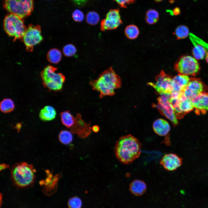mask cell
Returning <instances> with one entry per match:
<instances>
[{"label":"cell","instance_id":"6da1fadb","mask_svg":"<svg viewBox=\"0 0 208 208\" xmlns=\"http://www.w3.org/2000/svg\"><path fill=\"white\" fill-rule=\"evenodd\" d=\"M142 145L139 140L131 134L120 137L116 142L114 148L116 157L125 164L131 163L140 156Z\"/></svg>","mask_w":208,"mask_h":208},{"label":"cell","instance_id":"7a4b0ae2","mask_svg":"<svg viewBox=\"0 0 208 208\" xmlns=\"http://www.w3.org/2000/svg\"><path fill=\"white\" fill-rule=\"evenodd\" d=\"M89 84L93 90L99 93L101 99L114 95L115 90L120 87L121 81L120 77L110 67L102 72L96 79L90 81Z\"/></svg>","mask_w":208,"mask_h":208},{"label":"cell","instance_id":"3957f363","mask_svg":"<svg viewBox=\"0 0 208 208\" xmlns=\"http://www.w3.org/2000/svg\"><path fill=\"white\" fill-rule=\"evenodd\" d=\"M35 172L32 165L26 162L16 164L11 169L12 179L20 187L26 186L32 183L34 180Z\"/></svg>","mask_w":208,"mask_h":208},{"label":"cell","instance_id":"277c9868","mask_svg":"<svg viewBox=\"0 0 208 208\" xmlns=\"http://www.w3.org/2000/svg\"><path fill=\"white\" fill-rule=\"evenodd\" d=\"M57 70L56 68L49 65L40 73L43 85L49 90L59 91L62 89L65 77L62 74L56 72Z\"/></svg>","mask_w":208,"mask_h":208},{"label":"cell","instance_id":"5b68a950","mask_svg":"<svg viewBox=\"0 0 208 208\" xmlns=\"http://www.w3.org/2000/svg\"><path fill=\"white\" fill-rule=\"evenodd\" d=\"M3 8L9 13L24 19L30 16L34 7V0H3Z\"/></svg>","mask_w":208,"mask_h":208},{"label":"cell","instance_id":"8992f818","mask_svg":"<svg viewBox=\"0 0 208 208\" xmlns=\"http://www.w3.org/2000/svg\"><path fill=\"white\" fill-rule=\"evenodd\" d=\"M3 27L7 34L14 40L22 38L26 29L23 19L11 13L5 17Z\"/></svg>","mask_w":208,"mask_h":208},{"label":"cell","instance_id":"52a82bcc","mask_svg":"<svg viewBox=\"0 0 208 208\" xmlns=\"http://www.w3.org/2000/svg\"><path fill=\"white\" fill-rule=\"evenodd\" d=\"M174 69L180 74L195 76L198 73L200 67L197 60L194 57L185 55L181 56L177 60Z\"/></svg>","mask_w":208,"mask_h":208},{"label":"cell","instance_id":"ba28073f","mask_svg":"<svg viewBox=\"0 0 208 208\" xmlns=\"http://www.w3.org/2000/svg\"><path fill=\"white\" fill-rule=\"evenodd\" d=\"M171 97V94L161 95L157 99V104H153V106L157 108L160 114L176 125L178 121L174 108L170 101Z\"/></svg>","mask_w":208,"mask_h":208},{"label":"cell","instance_id":"9c48e42d","mask_svg":"<svg viewBox=\"0 0 208 208\" xmlns=\"http://www.w3.org/2000/svg\"><path fill=\"white\" fill-rule=\"evenodd\" d=\"M155 83H148V84L153 88L160 95L171 94L173 92L172 84V78L161 70L155 77Z\"/></svg>","mask_w":208,"mask_h":208},{"label":"cell","instance_id":"30bf717a","mask_svg":"<svg viewBox=\"0 0 208 208\" xmlns=\"http://www.w3.org/2000/svg\"><path fill=\"white\" fill-rule=\"evenodd\" d=\"M22 38L26 50L29 51H32L34 47L42 40L40 26L29 25Z\"/></svg>","mask_w":208,"mask_h":208},{"label":"cell","instance_id":"8fae6325","mask_svg":"<svg viewBox=\"0 0 208 208\" xmlns=\"http://www.w3.org/2000/svg\"><path fill=\"white\" fill-rule=\"evenodd\" d=\"M208 90V86L201 79L192 78L182 92L185 97L192 100L199 94L205 92Z\"/></svg>","mask_w":208,"mask_h":208},{"label":"cell","instance_id":"7c38bea8","mask_svg":"<svg viewBox=\"0 0 208 208\" xmlns=\"http://www.w3.org/2000/svg\"><path fill=\"white\" fill-rule=\"evenodd\" d=\"M122 23L119 9H111L107 14L105 18L101 21V29L104 31L115 29Z\"/></svg>","mask_w":208,"mask_h":208},{"label":"cell","instance_id":"4fadbf2b","mask_svg":"<svg viewBox=\"0 0 208 208\" xmlns=\"http://www.w3.org/2000/svg\"><path fill=\"white\" fill-rule=\"evenodd\" d=\"M70 129L72 133H76L79 137L84 138L90 134L92 128L89 124L86 123L82 120L81 115L78 114L75 118L74 123Z\"/></svg>","mask_w":208,"mask_h":208},{"label":"cell","instance_id":"5bb4252c","mask_svg":"<svg viewBox=\"0 0 208 208\" xmlns=\"http://www.w3.org/2000/svg\"><path fill=\"white\" fill-rule=\"evenodd\" d=\"M182 159L176 154L169 153L165 155L160 161V164L168 171H173L180 166Z\"/></svg>","mask_w":208,"mask_h":208},{"label":"cell","instance_id":"9a60e30c","mask_svg":"<svg viewBox=\"0 0 208 208\" xmlns=\"http://www.w3.org/2000/svg\"><path fill=\"white\" fill-rule=\"evenodd\" d=\"M192 101L196 114H204L208 111V92H202Z\"/></svg>","mask_w":208,"mask_h":208},{"label":"cell","instance_id":"2e32d148","mask_svg":"<svg viewBox=\"0 0 208 208\" xmlns=\"http://www.w3.org/2000/svg\"><path fill=\"white\" fill-rule=\"evenodd\" d=\"M190 79L188 76L180 74L174 76L172 81V93L182 92L187 86Z\"/></svg>","mask_w":208,"mask_h":208},{"label":"cell","instance_id":"e0dca14e","mask_svg":"<svg viewBox=\"0 0 208 208\" xmlns=\"http://www.w3.org/2000/svg\"><path fill=\"white\" fill-rule=\"evenodd\" d=\"M153 128L155 132L160 136L167 135L170 130L169 123L167 121L162 118H158L154 122Z\"/></svg>","mask_w":208,"mask_h":208},{"label":"cell","instance_id":"ac0fdd59","mask_svg":"<svg viewBox=\"0 0 208 208\" xmlns=\"http://www.w3.org/2000/svg\"><path fill=\"white\" fill-rule=\"evenodd\" d=\"M190 39L194 45L192 50L194 57L197 60L203 59L205 57L207 49L196 39L192 37Z\"/></svg>","mask_w":208,"mask_h":208},{"label":"cell","instance_id":"d6986e66","mask_svg":"<svg viewBox=\"0 0 208 208\" xmlns=\"http://www.w3.org/2000/svg\"><path fill=\"white\" fill-rule=\"evenodd\" d=\"M146 189V185L143 181L140 179L133 181L129 185V190L131 193L136 196L143 194Z\"/></svg>","mask_w":208,"mask_h":208},{"label":"cell","instance_id":"ffe728a7","mask_svg":"<svg viewBox=\"0 0 208 208\" xmlns=\"http://www.w3.org/2000/svg\"><path fill=\"white\" fill-rule=\"evenodd\" d=\"M56 115V112L55 109L51 106L47 105L40 110L39 116L42 120L47 121L54 119Z\"/></svg>","mask_w":208,"mask_h":208},{"label":"cell","instance_id":"44dd1931","mask_svg":"<svg viewBox=\"0 0 208 208\" xmlns=\"http://www.w3.org/2000/svg\"><path fill=\"white\" fill-rule=\"evenodd\" d=\"M60 116L62 124L67 128H70L74 123L75 118L69 111L62 112Z\"/></svg>","mask_w":208,"mask_h":208},{"label":"cell","instance_id":"7402d4cb","mask_svg":"<svg viewBox=\"0 0 208 208\" xmlns=\"http://www.w3.org/2000/svg\"><path fill=\"white\" fill-rule=\"evenodd\" d=\"M14 102L10 98L4 99L0 103V110L1 112L4 113H8L12 112L14 109Z\"/></svg>","mask_w":208,"mask_h":208},{"label":"cell","instance_id":"603a6c76","mask_svg":"<svg viewBox=\"0 0 208 208\" xmlns=\"http://www.w3.org/2000/svg\"><path fill=\"white\" fill-rule=\"evenodd\" d=\"M62 58V53L60 51L56 49H52L48 52L47 58L50 62L56 64L59 62Z\"/></svg>","mask_w":208,"mask_h":208},{"label":"cell","instance_id":"cb8c5ba5","mask_svg":"<svg viewBox=\"0 0 208 208\" xmlns=\"http://www.w3.org/2000/svg\"><path fill=\"white\" fill-rule=\"evenodd\" d=\"M139 31L138 28L135 25H131L127 26L125 29V34L129 39H133L138 36Z\"/></svg>","mask_w":208,"mask_h":208},{"label":"cell","instance_id":"d4e9b609","mask_svg":"<svg viewBox=\"0 0 208 208\" xmlns=\"http://www.w3.org/2000/svg\"><path fill=\"white\" fill-rule=\"evenodd\" d=\"M59 139L60 142L63 144H68L73 140V137L72 133L66 130H62L59 134Z\"/></svg>","mask_w":208,"mask_h":208},{"label":"cell","instance_id":"484cf974","mask_svg":"<svg viewBox=\"0 0 208 208\" xmlns=\"http://www.w3.org/2000/svg\"><path fill=\"white\" fill-rule=\"evenodd\" d=\"M174 34L177 39H183L188 36L189 34V31L187 26L184 25H181L177 27Z\"/></svg>","mask_w":208,"mask_h":208},{"label":"cell","instance_id":"4316f807","mask_svg":"<svg viewBox=\"0 0 208 208\" xmlns=\"http://www.w3.org/2000/svg\"><path fill=\"white\" fill-rule=\"evenodd\" d=\"M100 20L99 14L93 11L88 12L86 14V20L87 23L91 25H95L97 24Z\"/></svg>","mask_w":208,"mask_h":208},{"label":"cell","instance_id":"83f0119b","mask_svg":"<svg viewBox=\"0 0 208 208\" xmlns=\"http://www.w3.org/2000/svg\"><path fill=\"white\" fill-rule=\"evenodd\" d=\"M159 18L158 12L154 9L148 10L146 12V19L150 23L154 24L157 22Z\"/></svg>","mask_w":208,"mask_h":208},{"label":"cell","instance_id":"f1b7e54d","mask_svg":"<svg viewBox=\"0 0 208 208\" xmlns=\"http://www.w3.org/2000/svg\"><path fill=\"white\" fill-rule=\"evenodd\" d=\"M82 205L81 200L77 196H74L70 198L68 203L69 208H81Z\"/></svg>","mask_w":208,"mask_h":208},{"label":"cell","instance_id":"f546056e","mask_svg":"<svg viewBox=\"0 0 208 208\" xmlns=\"http://www.w3.org/2000/svg\"><path fill=\"white\" fill-rule=\"evenodd\" d=\"M76 51V47L72 44L66 45L63 49V53L64 55L67 57H70L74 55Z\"/></svg>","mask_w":208,"mask_h":208},{"label":"cell","instance_id":"4dcf8cb0","mask_svg":"<svg viewBox=\"0 0 208 208\" xmlns=\"http://www.w3.org/2000/svg\"><path fill=\"white\" fill-rule=\"evenodd\" d=\"M72 17L74 21L77 22L82 21L84 18L83 12L79 10H75L72 13Z\"/></svg>","mask_w":208,"mask_h":208},{"label":"cell","instance_id":"1f68e13d","mask_svg":"<svg viewBox=\"0 0 208 208\" xmlns=\"http://www.w3.org/2000/svg\"><path fill=\"white\" fill-rule=\"evenodd\" d=\"M121 7L126 8L127 5L134 3L136 0H113Z\"/></svg>","mask_w":208,"mask_h":208},{"label":"cell","instance_id":"d6a6232c","mask_svg":"<svg viewBox=\"0 0 208 208\" xmlns=\"http://www.w3.org/2000/svg\"><path fill=\"white\" fill-rule=\"evenodd\" d=\"M76 5L82 6L85 5L89 0H71Z\"/></svg>","mask_w":208,"mask_h":208},{"label":"cell","instance_id":"836d02e7","mask_svg":"<svg viewBox=\"0 0 208 208\" xmlns=\"http://www.w3.org/2000/svg\"><path fill=\"white\" fill-rule=\"evenodd\" d=\"M180 10L178 7L175 8L173 10V15H177L180 13Z\"/></svg>","mask_w":208,"mask_h":208},{"label":"cell","instance_id":"e575fe53","mask_svg":"<svg viewBox=\"0 0 208 208\" xmlns=\"http://www.w3.org/2000/svg\"><path fill=\"white\" fill-rule=\"evenodd\" d=\"M92 129L94 132L96 133L99 131V127L98 126L95 125L92 127Z\"/></svg>","mask_w":208,"mask_h":208},{"label":"cell","instance_id":"d590c367","mask_svg":"<svg viewBox=\"0 0 208 208\" xmlns=\"http://www.w3.org/2000/svg\"><path fill=\"white\" fill-rule=\"evenodd\" d=\"M8 167V166L5 164H1L0 165V169L1 170L5 169Z\"/></svg>","mask_w":208,"mask_h":208},{"label":"cell","instance_id":"8d00e7d4","mask_svg":"<svg viewBox=\"0 0 208 208\" xmlns=\"http://www.w3.org/2000/svg\"><path fill=\"white\" fill-rule=\"evenodd\" d=\"M206 60L208 64V51H207L206 57H205Z\"/></svg>","mask_w":208,"mask_h":208},{"label":"cell","instance_id":"74e56055","mask_svg":"<svg viewBox=\"0 0 208 208\" xmlns=\"http://www.w3.org/2000/svg\"><path fill=\"white\" fill-rule=\"evenodd\" d=\"M16 127L18 129H19L21 128V124L19 123H18L16 125Z\"/></svg>","mask_w":208,"mask_h":208},{"label":"cell","instance_id":"f35d334b","mask_svg":"<svg viewBox=\"0 0 208 208\" xmlns=\"http://www.w3.org/2000/svg\"><path fill=\"white\" fill-rule=\"evenodd\" d=\"M155 1L157 2H159L162 1L163 0H154Z\"/></svg>","mask_w":208,"mask_h":208}]
</instances>
